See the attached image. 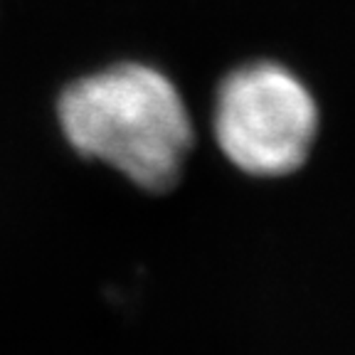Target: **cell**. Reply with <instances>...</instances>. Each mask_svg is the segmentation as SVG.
Wrapping results in <instances>:
<instances>
[{"instance_id": "cell-1", "label": "cell", "mask_w": 355, "mask_h": 355, "mask_svg": "<svg viewBox=\"0 0 355 355\" xmlns=\"http://www.w3.org/2000/svg\"><path fill=\"white\" fill-rule=\"evenodd\" d=\"M67 146L146 193L173 190L195 146L178 84L146 62H114L69 82L57 96Z\"/></svg>"}, {"instance_id": "cell-2", "label": "cell", "mask_w": 355, "mask_h": 355, "mask_svg": "<svg viewBox=\"0 0 355 355\" xmlns=\"http://www.w3.org/2000/svg\"><path fill=\"white\" fill-rule=\"evenodd\" d=\"M318 126L316 96L282 62H247L217 84L212 136L227 163L244 175H294L311 158Z\"/></svg>"}]
</instances>
